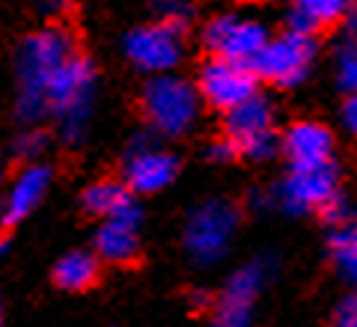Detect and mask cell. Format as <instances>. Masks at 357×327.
<instances>
[{"label":"cell","mask_w":357,"mask_h":327,"mask_svg":"<svg viewBox=\"0 0 357 327\" xmlns=\"http://www.w3.org/2000/svg\"><path fill=\"white\" fill-rule=\"evenodd\" d=\"M333 327H357V295L340 301L337 312H333Z\"/></svg>","instance_id":"25"},{"label":"cell","mask_w":357,"mask_h":327,"mask_svg":"<svg viewBox=\"0 0 357 327\" xmlns=\"http://www.w3.org/2000/svg\"><path fill=\"white\" fill-rule=\"evenodd\" d=\"M96 98V69L84 54H72L48 84V116L60 126L66 143H81Z\"/></svg>","instance_id":"2"},{"label":"cell","mask_w":357,"mask_h":327,"mask_svg":"<svg viewBox=\"0 0 357 327\" xmlns=\"http://www.w3.org/2000/svg\"><path fill=\"white\" fill-rule=\"evenodd\" d=\"M98 280V256L86 250L66 253L57 265H54V283L66 291H84Z\"/></svg>","instance_id":"17"},{"label":"cell","mask_w":357,"mask_h":327,"mask_svg":"<svg viewBox=\"0 0 357 327\" xmlns=\"http://www.w3.org/2000/svg\"><path fill=\"white\" fill-rule=\"evenodd\" d=\"M75 39L66 27H42L27 36L18 48V101L15 116L27 126H36L48 116V84L60 66L72 57Z\"/></svg>","instance_id":"1"},{"label":"cell","mask_w":357,"mask_h":327,"mask_svg":"<svg viewBox=\"0 0 357 327\" xmlns=\"http://www.w3.org/2000/svg\"><path fill=\"white\" fill-rule=\"evenodd\" d=\"M36 3L45 9L48 15H60L66 6H69V0H36Z\"/></svg>","instance_id":"29"},{"label":"cell","mask_w":357,"mask_h":327,"mask_svg":"<svg viewBox=\"0 0 357 327\" xmlns=\"http://www.w3.org/2000/svg\"><path fill=\"white\" fill-rule=\"evenodd\" d=\"M155 9H158L161 21H167V24H173L178 30L191 21V3L188 0H155Z\"/></svg>","instance_id":"22"},{"label":"cell","mask_w":357,"mask_h":327,"mask_svg":"<svg viewBox=\"0 0 357 327\" xmlns=\"http://www.w3.org/2000/svg\"><path fill=\"white\" fill-rule=\"evenodd\" d=\"M51 185V167H45L39 161H30L24 170H18V176L13 178L6 197H3V214H6V227L24 220L27 214L39 206L48 194Z\"/></svg>","instance_id":"13"},{"label":"cell","mask_w":357,"mask_h":327,"mask_svg":"<svg viewBox=\"0 0 357 327\" xmlns=\"http://www.w3.org/2000/svg\"><path fill=\"white\" fill-rule=\"evenodd\" d=\"M337 84L345 93H357V45L342 42L337 48Z\"/></svg>","instance_id":"20"},{"label":"cell","mask_w":357,"mask_h":327,"mask_svg":"<svg viewBox=\"0 0 357 327\" xmlns=\"http://www.w3.org/2000/svg\"><path fill=\"white\" fill-rule=\"evenodd\" d=\"M126 57H128V63L134 66V69H140L146 75L173 72L185 57L182 30L167 24V21L134 27L126 36Z\"/></svg>","instance_id":"7"},{"label":"cell","mask_w":357,"mask_h":327,"mask_svg":"<svg viewBox=\"0 0 357 327\" xmlns=\"http://www.w3.org/2000/svg\"><path fill=\"white\" fill-rule=\"evenodd\" d=\"M277 152H280V137L274 131H265L259 137H250L248 143L238 146V155L250 158V161H271Z\"/></svg>","instance_id":"21"},{"label":"cell","mask_w":357,"mask_h":327,"mask_svg":"<svg viewBox=\"0 0 357 327\" xmlns=\"http://www.w3.org/2000/svg\"><path fill=\"white\" fill-rule=\"evenodd\" d=\"M295 6L316 27H325V24H337V21H342V15L354 6V0H295Z\"/></svg>","instance_id":"19"},{"label":"cell","mask_w":357,"mask_h":327,"mask_svg":"<svg viewBox=\"0 0 357 327\" xmlns=\"http://www.w3.org/2000/svg\"><path fill=\"white\" fill-rule=\"evenodd\" d=\"M271 271H274V256H259L253 262L241 265L223 286V295L218 301L208 327H250L253 298L259 295V289L271 277Z\"/></svg>","instance_id":"9"},{"label":"cell","mask_w":357,"mask_h":327,"mask_svg":"<svg viewBox=\"0 0 357 327\" xmlns=\"http://www.w3.org/2000/svg\"><path fill=\"white\" fill-rule=\"evenodd\" d=\"M140 220L143 218H107L96 232V256L110 265H128L140 250Z\"/></svg>","instance_id":"14"},{"label":"cell","mask_w":357,"mask_h":327,"mask_svg":"<svg viewBox=\"0 0 357 327\" xmlns=\"http://www.w3.org/2000/svg\"><path fill=\"white\" fill-rule=\"evenodd\" d=\"M178 161L173 152L155 143L152 134H143L128 146L126 167H122V178L131 194H158L176 178Z\"/></svg>","instance_id":"10"},{"label":"cell","mask_w":357,"mask_h":327,"mask_svg":"<svg viewBox=\"0 0 357 327\" xmlns=\"http://www.w3.org/2000/svg\"><path fill=\"white\" fill-rule=\"evenodd\" d=\"M223 116H227L223 137H229L236 146L248 143L250 137H259L265 131H274V105L262 93H253L250 98H244L241 105L229 107Z\"/></svg>","instance_id":"15"},{"label":"cell","mask_w":357,"mask_h":327,"mask_svg":"<svg viewBox=\"0 0 357 327\" xmlns=\"http://www.w3.org/2000/svg\"><path fill=\"white\" fill-rule=\"evenodd\" d=\"M241 214L229 199H208L188 214L185 223V253L194 265H218L238 232Z\"/></svg>","instance_id":"4"},{"label":"cell","mask_w":357,"mask_h":327,"mask_svg":"<svg viewBox=\"0 0 357 327\" xmlns=\"http://www.w3.org/2000/svg\"><path fill=\"white\" fill-rule=\"evenodd\" d=\"M3 253H6V241L0 238V259H3Z\"/></svg>","instance_id":"30"},{"label":"cell","mask_w":357,"mask_h":327,"mask_svg":"<svg viewBox=\"0 0 357 327\" xmlns=\"http://www.w3.org/2000/svg\"><path fill=\"white\" fill-rule=\"evenodd\" d=\"M238 155V146L236 143H232L229 137H220V140H215V143H211L208 146V158H211V161H232V158H236Z\"/></svg>","instance_id":"26"},{"label":"cell","mask_w":357,"mask_h":327,"mask_svg":"<svg viewBox=\"0 0 357 327\" xmlns=\"http://www.w3.org/2000/svg\"><path fill=\"white\" fill-rule=\"evenodd\" d=\"M280 149L292 167L325 164V161H333V134L316 119H301L283 131Z\"/></svg>","instance_id":"12"},{"label":"cell","mask_w":357,"mask_h":327,"mask_svg":"<svg viewBox=\"0 0 357 327\" xmlns=\"http://www.w3.org/2000/svg\"><path fill=\"white\" fill-rule=\"evenodd\" d=\"M84 208L96 218H143L140 206L134 202L131 190L126 188V182H96L84 190Z\"/></svg>","instance_id":"16"},{"label":"cell","mask_w":357,"mask_h":327,"mask_svg":"<svg viewBox=\"0 0 357 327\" xmlns=\"http://www.w3.org/2000/svg\"><path fill=\"white\" fill-rule=\"evenodd\" d=\"M354 229H357V223H354Z\"/></svg>","instance_id":"33"},{"label":"cell","mask_w":357,"mask_h":327,"mask_svg":"<svg viewBox=\"0 0 357 327\" xmlns=\"http://www.w3.org/2000/svg\"><path fill=\"white\" fill-rule=\"evenodd\" d=\"M0 327H3V303H0Z\"/></svg>","instance_id":"31"},{"label":"cell","mask_w":357,"mask_h":327,"mask_svg":"<svg viewBox=\"0 0 357 327\" xmlns=\"http://www.w3.org/2000/svg\"><path fill=\"white\" fill-rule=\"evenodd\" d=\"M197 93L208 107L227 114L229 107H236L244 98L259 93V77L250 69V63L211 57L203 63V69L197 75Z\"/></svg>","instance_id":"8"},{"label":"cell","mask_w":357,"mask_h":327,"mask_svg":"<svg viewBox=\"0 0 357 327\" xmlns=\"http://www.w3.org/2000/svg\"><path fill=\"white\" fill-rule=\"evenodd\" d=\"M199 93L197 84L185 81L182 75H152L143 86L140 107L149 128L161 137H185L199 119Z\"/></svg>","instance_id":"3"},{"label":"cell","mask_w":357,"mask_h":327,"mask_svg":"<svg viewBox=\"0 0 357 327\" xmlns=\"http://www.w3.org/2000/svg\"><path fill=\"white\" fill-rule=\"evenodd\" d=\"M342 128L351 134V137H357V93H349V98H345V105H342Z\"/></svg>","instance_id":"27"},{"label":"cell","mask_w":357,"mask_h":327,"mask_svg":"<svg viewBox=\"0 0 357 327\" xmlns=\"http://www.w3.org/2000/svg\"><path fill=\"white\" fill-rule=\"evenodd\" d=\"M271 39L268 27L253 18H236V15H218L211 18L203 30V42L211 51V57L236 60V63H253V57L262 51V45Z\"/></svg>","instance_id":"11"},{"label":"cell","mask_w":357,"mask_h":327,"mask_svg":"<svg viewBox=\"0 0 357 327\" xmlns=\"http://www.w3.org/2000/svg\"><path fill=\"white\" fill-rule=\"evenodd\" d=\"M331 256H333V265H337L345 283L357 289V229H354V223H345V227H337L331 232Z\"/></svg>","instance_id":"18"},{"label":"cell","mask_w":357,"mask_h":327,"mask_svg":"<svg viewBox=\"0 0 357 327\" xmlns=\"http://www.w3.org/2000/svg\"><path fill=\"white\" fill-rule=\"evenodd\" d=\"M321 218H325L333 229L337 227H345L349 223V218H351V208H349V202H345L340 194L333 197L331 202H325V208H321Z\"/></svg>","instance_id":"24"},{"label":"cell","mask_w":357,"mask_h":327,"mask_svg":"<svg viewBox=\"0 0 357 327\" xmlns=\"http://www.w3.org/2000/svg\"><path fill=\"white\" fill-rule=\"evenodd\" d=\"M0 173H3V167H0Z\"/></svg>","instance_id":"32"},{"label":"cell","mask_w":357,"mask_h":327,"mask_svg":"<svg viewBox=\"0 0 357 327\" xmlns=\"http://www.w3.org/2000/svg\"><path fill=\"white\" fill-rule=\"evenodd\" d=\"M337 194H340V170L333 161H325V164L289 167V173L268 194V199L286 214H307V211H321L325 202H331Z\"/></svg>","instance_id":"6"},{"label":"cell","mask_w":357,"mask_h":327,"mask_svg":"<svg viewBox=\"0 0 357 327\" xmlns=\"http://www.w3.org/2000/svg\"><path fill=\"white\" fill-rule=\"evenodd\" d=\"M342 33H345V42L357 45V6H351L349 13L342 15Z\"/></svg>","instance_id":"28"},{"label":"cell","mask_w":357,"mask_h":327,"mask_svg":"<svg viewBox=\"0 0 357 327\" xmlns=\"http://www.w3.org/2000/svg\"><path fill=\"white\" fill-rule=\"evenodd\" d=\"M316 39L307 33L286 30L283 36H274L262 45V51L253 57L250 69L259 81H268L274 86H298L307 81V75L316 63Z\"/></svg>","instance_id":"5"},{"label":"cell","mask_w":357,"mask_h":327,"mask_svg":"<svg viewBox=\"0 0 357 327\" xmlns=\"http://www.w3.org/2000/svg\"><path fill=\"white\" fill-rule=\"evenodd\" d=\"M15 149L21 158H27V161H36L39 155H45V149H48V137H45L42 131H24L15 143Z\"/></svg>","instance_id":"23"}]
</instances>
